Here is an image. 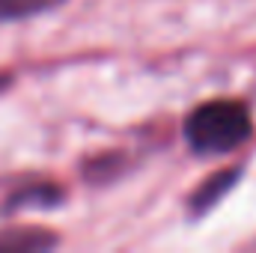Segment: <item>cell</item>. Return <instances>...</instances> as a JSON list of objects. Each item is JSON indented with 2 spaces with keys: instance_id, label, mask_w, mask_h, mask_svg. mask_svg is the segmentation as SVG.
Wrapping results in <instances>:
<instances>
[{
  "instance_id": "277c9868",
  "label": "cell",
  "mask_w": 256,
  "mask_h": 253,
  "mask_svg": "<svg viewBox=\"0 0 256 253\" xmlns=\"http://www.w3.org/2000/svg\"><path fill=\"white\" fill-rule=\"evenodd\" d=\"M60 244V236L48 232V230H30V226H21V230H0V250H48V248H57Z\"/></svg>"
},
{
  "instance_id": "5b68a950",
  "label": "cell",
  "mask_w": 256,
  "mask_h": 253,
  "mask_svg": "<svg viewBox=\"0 0 256 253\" xmlns=\"http://www.w3.org/2000/svg\"><path fill=\"white\" fill-rule=\"evenodd\" d=\"M66 0H0V24L45 15V12H51V9H57Z\"/></svg>"
},
{
  "instance_id": "7a4b0ae2",
  "label": "cell",
  "mask_w": 256,
  "mask_h": 253,
  "mask_svg": "<svg viewBox=\"0 0 256 253\" xmlns=\"http://www.w3.org/2000/svg\"><path fill=\"white\" fill-rule=\"evenodd\" d=\"M66 202V190L54 182H27L18 185L3 202H0V214H18L27 208H60Z\"/></svg>"
},
{
  "instance_id": "6da1fadb",
  "label": "cell",
  "mask_w": 256,
  "mask_h": 253,
  "mask_svg": "<svg viewBox=\"0 0 256 253\" xmlns=\"http://www.w3.org/2000/svg\"><path fill=\"white\" fill-rule=\"evenodd\" d=\"M254 134V116L248 104L236 98H212L196 104L182 122V137L194 155H230Z\"/></svg>"
},
{
  "instance_id": "8992f818",
  "label": "cell",
  "mask_w": 256,
  "mask_h": 253,
  "mask_svg": "<svg viewBox=\"0 0 256 253\" xmlns=\"http://www.w3.org/2000/svg\"><path fill=\"white\" fill-rule=\"evenodd\" d=\"M9 84H12V74H0V96L9 90Z\"/></svg>"
},
{
  "instance_id": "3957f363",
  "label": "cell",
  "mask_w": 256,
  "mask_h": 253,
  "mask_svg": "<svg viewBox=\"0 0 256 253\" xmlns=\"http://www.w3.org/2000/svg\"><path fill=\"white\" fill-rule=\"evenodd\" d=\"M242 167H226V170H220V173H214V176H208L206 182H200V188L194 190L191 196H188V214H191L194 220L196 218H206L230 190L238 185V179H242Z\"/></svg>"
}]
</instances>
